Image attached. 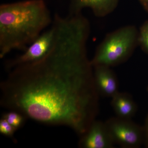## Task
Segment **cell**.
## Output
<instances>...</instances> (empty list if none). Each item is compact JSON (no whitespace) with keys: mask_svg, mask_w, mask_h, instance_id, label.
<instances>
[{"mask_svg":"<svg viewBox=\"0 0 148 148\" xmlns=\"http://www.w3.org/2000/svg\"><path fill=\"white\" fill-rule=\"evenodd\" d=\"M114 144L105 123L95 120L81 136L79 146L83 148H112Z\"/></svg>","mask_w":148,"mask_h":148,"instance_id":"6","label":"cell"},{"mask_svg":"<svg viewBox=\"0 0 148 148\" xmlns=\"http://www.w3.org/2000/svg\"><path fill=\"white\" fill-rule=\"evenodd\" d=\"M145 139V140L146 145L148 147V114L146 119L145 124L144 128Z\"/></svg>","mask_w":148,"mask_h":148,"instance_id":"13","label":"cell"},{"mask_svg":"<svg viewBox=\"0 0 148 148\" xmlns=\"http://www.w3.org/2000/svg\"><path fill=\"white\" fill-rule=\"evenodd\" d=\"M55 36V29L52 23L50 28L43 32L21 55L6 62L7 71L18 65L35 62L43 58L52 47Z\"/></svg>","mask_w":148,"mask_h":148,"instance_id":"5","label":"cell"},{"mask_svg":"<svg viewBox=\"0 0 148 148\" xmlns=\"http://www.w3.org/2000/svg\"><path fill=\"white\" fill-rule=\"evenodd\" d=\"M94 84L99 95L112 98L119 91L116 76L110 67L98 66L93 67Z\"/></svg>","mask_w":148,"mask_h":148,"instance_id":"7","label":"cell"},{"mask_svg":"<svg viewBox=\"0 0 148 148\" xmlns=\"http://www.w3.org/2000/svg\"><path fill=\"white\" fill-rule=\"evenodd\" d=\"M53 18L43 0H26L0 6V58L13 50L24 51Z\"/></svg>","mask_w":148,"mask_h":148,"instance_id":"2","label":"cell"},{"mask_svg":"<svg viewBox=\"0 0 148 148\" xmlns=\"http://www.w3.org/2000/svg\"><path fill=\"white\" fill-rule=\"evenodd\" d=\"M119 0H70L69 14H79L85 8H90L96 16L103 17L116 8Z\"/></svg>","mask_w":148,"mask_h":148,"instance_id":"8","label":"cell"},{"mask_svg":"<svg viewBox=\"0 0 148 148\" xmlns=\"http://www.w3.org/2000/svg\"><path fill=\"white\" fill-rule=\"evenodd\" d=\"M2 118L5 119L10 124L18 130L22 127L26 118L22 114L16 111L9 110L3 114Z\"/></svg>","mask_w":148,"mask_h":148,"instance_id":"10","label":"cell"},{"mask_svg":"<svg viewBox=\"0 0 148 148\" xmlns=\"http://www.w3.org/2000/svg\"><path fill=\"white\" fill-rule=\"evenodd\" d=\"M139 32L133 26L120 28L108 35L90 61L92 67H110L127 60L138 44Z\"/></svg>","mask_w":148,"mask_h":148,"instance_id":"3","label":"cell"},{"mask_svg":"<svg viewBox=\"0 0 148 148\" xmlns=\"http://www.w3.org/2000/svg\"><path fill=\"white\" fill-rule=\"evenodd\" d=\"M114 144L124 148H138L145 139L144 128L131 121L119 117L111 118L105 122Z\"/></svg>","mask_w":148,"mask_h":148,"instance_id":"4","label":"cell"},{"mask_svg":"<svg viewBox=\"0 0 148 148\" xmlns=\"http://www.w3.org/2000/svg\"><path fill=\"white\" fill-rule=\"evenodd\" d=\"M138 44L143 50L148 53V21L140 28L138 35Z\"/></svg>","mask_w":148,"mask_h":148,"instance_id":"11","label":"cell"},{"mask_svg":"<svg viewBox=\"0 0 148 148\" xmlns=\"http://www.w3.org/2000/svg\"><path fill=\"white\" fill-rule=\"evenodd\" d=\"M15 127L10 124L5 119L2 118L0 120V132L1 134L8 137H13L15 131Z\"/></svg>","mask_w":148,"mask_h":148,"instance_id":"12","label":"cell"},{"mask_svg":"<svg viewBox=\"0 0 148 148\" xmlns=\"http://www.w3.org/2000/svg\"><path fill=\"white\" fill-rule=\"evenodd\" d=\"M144 8L148 12V0H139Z\"/></svg>","mask_w":148,"mask_h":148,"instance_id":"14","label":"cell"},{"mask_svg":"<svg viewBox=\"0 0 148 148\" xmlns=\"http://www.w3.org/2000/svg\"><path fill=\"white\" fill-rule=\"evenodd\" d=\"M111 98V106L117 117L131 120L137 112V106L130 94L119 92Z\"/></svg>","mask_w":148,"mask_h":148,"instance_id":"9","label":"cell"},{"mask_svg":"<svg viewBox=\"0 0 148 148\" xmlns=\"http://www.w3.org/2000/svg\"><path fill=\"white\" fill-rule=\"evenodd\" d=\"M53 45L43 58L7 70L1 106L44 124L70 127L82 136L98 113L93 67L88 58L90 32L82 14H56Z\"/></svg>","mask_w":148,"mask_h":148,"instance_id":"1","label":"cell"}]
</instances>
